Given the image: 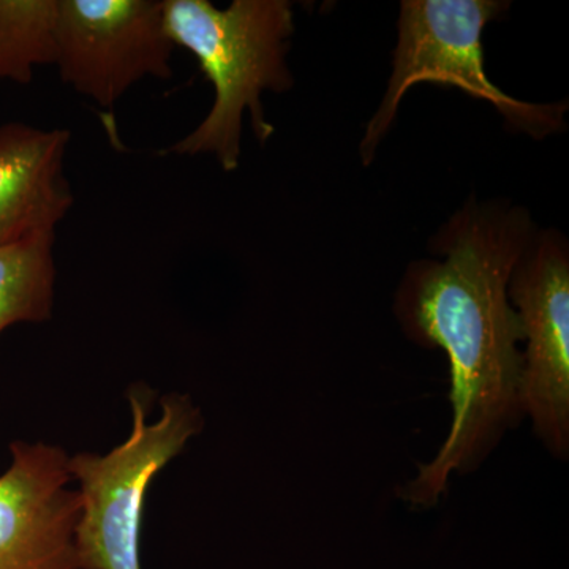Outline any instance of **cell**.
I'll list each match as a JSON object with an SVG mask.
<instances>
[{
  "label": "cell",
  "instance_id": "obj_4",
  "mask_svg": "<svg viewBox=\"0 0 569 569\" xmlns=\"http://www.w3.org/2000/svg\"><path fill=\"white\" fill-rule=\"evenodd\" d=\"M508 2L498 0H403L392 74L383 102L361 141L362 163L376 157L378 142L395 122L408 89L419 82L451 86L473 99L486 100L516 129L542 138L563 129L567 104L520 102L489 80L481 36Z\"/></svg>",
  "mask_w": 569,
  "mask_h": 569
},
{
  "label": "cell",
  "instance_id": "obj_6",
  "mask_svg": "<svg viewBox=\"0 0 569 569\" xmlns=\"http://www.w3.org/2000/svg\"><path fill=\"white\" fill-rule=\"evenodd\" d=\"M523 342L520 408L542 443L567 458L569 449V257L559 234L531 239L508 283Z\"/></svg>",
  "mask_w": 569,
  "mask_h": 569
},
{
  "label": "cell",
  "instance_id": "obj_10",
  "mask_svg": "<svg viewBox=\"0 0 569 569\" xmlns=\"http://www.w3.org/2000/svg\"><path fill=\"white\" fill-rule=\"evenodd\" d=\"M59 0H0V78L29 84L58 61Z\"/></svg>",
  "mask_w": 569,
  "mask_h": 569
},
{
  "label": "cell",
  "instance_id": "obj_9",
  "mask_svg": "<svg viewBox=\"0 0 569 569\" xmlns=\"http://www.w3.org/2000/svg\"><path fill=\"white\" fill-rule=\"evenodd\" d=\"M56 233L0 246V335L10 326L43 323L56 295Z\"/></svg>",
  "mask_w": 569,
  "mask_h": 569
},
{
  "label": "cell",
  "instance_id": "obj_5",
  "mask_svg": "<svg viewBox=\"0 0 569 569\" xmlns=\"http://www.w3.org/2000/svg\"><path fill=\"white\" fill-rule=\"evenodd\" d=\"M174 48L162 0H59L56 66L103 110L144 78H171Z\"/></svg>",
  "mask_w": 569,
  "mask_h": 569
},
{
  "label": "cell",
  "instance_id": "obj_8",
  "mask_svg": "<svg viewBox=\"0 0 569 569\" xmlns=\"http://www.w3.org/2000/svg\"><path fill=\"white\" fill-rule=\"evenodd\" d=\"M70 132L22 122L0 127V246L56 233L73 193L63 171Z\"/></svg>",
  "mask_w": 569,
  "mask_h": 569
},
{
  "label": "cell",
  "instance_id": "obj_2",
  "mask_svg": "<svg viewBox=\"0 0 569 569\" xmlns=\"http://www.w3.org/2000/svg\"><path fill=\"white\" fill-rule=\"evenodd\" d=\"M162 6L168 36L198 59L216 97L203 122L160 153H212L224 171H236L244 112L264 144L274 127L266 121L261 96L282 93L295 82L287 63L295 32L291 3L234 0L219 9L209 0H162Z\"/></svg>",
  "mask_w": 569,
  "mask_h": 569
},
{
  "label": "cell",
  "instance_id": "obj_3",
  "mask_svg": "<svg viewBox=\"0 0 569 569\" xmlns=\"http://www.w3.org/2000/svg\"><path fill=\"white\" fill-rule=\"evenodd\" d=\"M153 392L129 389L132 433L108 455L70 456L78 482L80 518L74 531L80 569H142L141 537L146 497L153 479L203 430L200 408L187 395L164 396L162 415L148 422Z\"/></svg>",
  "mask_w": 569,
  "mask_h": 569
},
{
  "label": "cell",
  "instance_id": "obj_1",
  "mask_svg": "<svg viewBox=\"0 0 569 569\" xmlns=\"http://www.w3.org/2000/svg\"><path fill=\"white\" fill-rule=\"evenodd\" d=\"M531 239L522 209H460L437 236L443 260L411 264L397 313L408 336L441 348L451 367V430L436 458L402 489L413 507H433L455 471L470 470L515 426L520 408L522 325L508 283Z\"/></svg>",
  "mask_w": 569,
  "mask_h": 569
},
{
  "label": "cell",
  "instance_id": "obj_7",
  "mask_svg": "<svg viewBox=\"0 0 569 569\" xmlns=\"http://www.w3.org/2000/svg\"><path fill=\"white\" fill-rule=\"evenodd\" d=\"M0 475V569H80L74 531L80 497L70 456L56 445L17 440Z\"/></svg>",
  "mask_w": 569,
  "mask_h": 569
}]
</instances>
